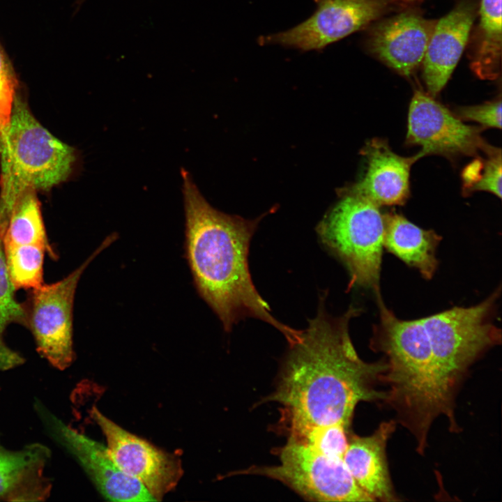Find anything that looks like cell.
I'll list each match as a JSON object with an SVG mask.
<instances>
[{
  "label": "cell",
  "instance_id": "26",
  "mask_svg": "<svg viewBox=\"0 0 502 502\" xmlns=\"http://www.w3.org/2000/svg\"><path fill=\"white\" fill-rule=\"evenodd\" d=\"M460 119L474 121L485 127L501 128V100L499 99L480 105L460 107L456 109Z\"/></svg>",
  "mask_w": 502,
  "mask_h": 502
},
{
  "label": "cell",
  "instance_id": "22",
  "mask_svg": "<svg viewBox=\"0 0 502 502\" xmlns=\"http://www.w3.org/2000/svg\"><path fill=\"white\" fill-rule=\"evenodd\" d=\"M288 440L305 445L329 457L342 458L348 446L350 428L341 425L327 427L291 426L284 428Z\"/></svg>",
  "mask_w": 502,
  "mask_h": 502
},
{
  "label": "cell",
  "instance_id": "6",
  "mask_svg": "<svg viewBox=\"0 0 502 502\" xmlns=\"http://www.w3.org/2000/svg\"><path fill=\"white\" fill-rule=\"evenodd\" d=\"M379 207L352 192L318 226L322 243L347 268L349 288L359 287L379 292L384 222Z\"/></svg>",
  "mask_w": 502,
  "mask_h": 502
},
{
  "label": "cell",
  "instance_id": "10",
  "mask_svg": "<svg viewBox=\"0 0 502 502\" xmlns=\"http://www.w3.org/2000/svg\"><path fill=\"white\" fill-rule=\"evenodd\" d=\"M408 144L421 147L423 156L431 154L448 158L489 153L496 148L480 135V129L464 124L434 97L415 91L408 116Z\"/></svg>",
  "mask_w": 502,
  "mask_h": 502
},
{
  "label": "cell",
  "instance_id": "21",
  "mask_svg": "<svg viewBox=\"0 0 502 502\" xmlns=\"http://www.w3.org/2000/svg\"><path fill=\"white\" fill-rule=\"evenodd\" d=\"M7 270L15 290L33 289L43 284V264L47 250L39 245H3Z\"/></svg>",
  "mask_w": 502,
  "mask_h": 502
},
{
  "label": "cell",
  "instance_id": "19",
  "mask_svg": "<svg viewBox=\"0 0 502 502\" xmlns=\"http://www.w3.org/2000/svg\"><path fill=\"white\" fill-rule=\"evenodd\" d=\"M29 244L45 247L52 259L58 257L47 238L40 201L33 189L24 190L15 199L3 237V245Z\"/></svg>",
  "mask_w": 502,
  "mask_h": 502
},
{
  "label": "cell",
  "instance_id": "9",
  "mask_svg": "<svg viewBox=\"0 0 502 502\" xmlns=\"http://www.w3.org/2000/svg\"><path fill=\"white\" fill-rule=\"evenodd\" d=\"M306 20L279 33L261 36L260 45H278L301 52L326 47L368 26L390 10L392 0H314Z\"/></svg>",
  "mask_w": 502,
  "mask_h": 502
},
{
  "label": "cell",
  "instance_id": "3",
  "mask_svg": "<svg viewBox=\"0 0 502 502\" xmlns=\"http://www.w3.org/2000/svg\"><path fill=\"white\" fill-rule=\"evenodd\" d=\"M379 323L370 347L384 355L387 368L381 377L386 384L383 403L396 412V420L416 441L424 455L429 429L436 419L432 402V349L423 319L403 320L388 309L376 293Z\"/></svg>",
  "mask_w": 502,
  "mask_h": 502
},
{
  "label": "cell",
  "instance_id": "25",
  "mask_svg": "<svg viewBox=\"0 0 502 502\" xmlns=\"http://www.w3.org/2000/svg\"><path fill=\"white\" fill-rule=\"evenodd\" d=\"M15 80L0 51V136L6 131L15 98Z\"/></svg>",
  "mask_w": 502,
  "mask_h": 502
},
{
  "label": "cell",
  "instance_id": "14",
  "mask_svg": "<svg viewBox=\"0 0 502 502\" xmlns=\"http://www.w3.org/2000/svg\"><path fill=\"white\" fill-rule=\"evenodd\" d=\"M476 6L462 1L436 20L424 59L423 77L428 94L435 97L445 86L467 44Z\"/></svg>",
  "mask_w": 502,
  "mask_h": 502
},
{
  "label": "cell",
  "instance_id": "28",
  "mask_svg": "<svg viewBox=\"0 0 502 502\" xmlns=\"http://www.w3.org/2000/svg\"><path fill=\"white\" fill-rule=\"evenodd\" d=\"M394 3H411L414 2H417L421 0H392Z\"/></svg>",
  "mask_w": 502,
  "mask_h": 502
},
{
  "label": "cell",
  "instance_id": "8",
  "mask_svg": "<svg viewBox=\"0 0 502 502\" xmlns=\"http://www.w3.org/2000/svg\"><path fill=\"white\" fill-rule=\"evenodd\" d=\"M117 238L108 236L78 268L52 284L32 289L26 305V326L35 340L37 350L59 370L68 367L75 358L73 349V304L78 282L83 272L103 250Z\"/></svg>",
  "mask_w": 502,
  "mask_h": 502
},
{
  "label": "cell",
  "instance_id": "24",
  "mask_svg": "<svg viewBox=\"0 0 502 502\" xmlns=\"http://www.w3.org/2000/svg\"><path fill=\"white\" fill-rule=\"evenodd\" d=\"M7 270L3 238L0 235V332L12 324L26 325V312L24 304L19 303Z\"/></svg>",
  "mask_w": 502,
  "mask_h": 502
},
{
  "label": "cell",
  "instance_id": "1",
  "mask_svg": "<svg viewBox=\"0 0 502 502\" xmlns=\"http://www.w3.org/2000/svg\"><path fill=\"white\" fill-rule=\"evenodd\" d=\"M320 301L317 315L289 344L275 391L264 402L282 406L280 423L290 426L350 428L360 402H383L386 391L376 388L387 368L384 358L367 363L356 352L349 332L361 309L350 307L332 317Z\"/></svg>",
  "mask_w": 502,
  "mask_h": 502
},
{
  "label": "cell",
  "instance_id": "18",
  "mask_svg": "<svg viewBox=\"0 0 502 502\" xmlns=\"http://www.w3.org/2000/svg\"><path fill=\"white\" fill-rule=\"evenodd\" d=\"M383 248L430 280L438 266L436 250L441 236L396 213L383 214Z\"/></svg>",
  "mask_w": 502,
  "mask_h": 502
},
{
  "label": "cell",
  "instance_id": "13",
  "mask_svg": "<svg viewBox=\"0 0 502 502\" xmlns=\"http://www.w3.org/2000/svg\"><path fill=\"white\" fill-rule=\"evenodd\" d=\"M436 22L413 10L400 13L372 26L366 47L387 66L409 76L423 63Z\"/></svg>",
  "mask_w": 502,
  "mask_h": 502
},
{
  "label": "cell",
  "instance_id": "23",
  "mask_svg": "<svg viewBox=\"0 0 502 502\" xmlns=\"http://www.w3.org/2000/svg\"><path fill=\"white\" fill-rule=\"evenodd\" d=\"M485 160L479 159L470 164L463 172L466 190H484L501 198V151L496 148L486 154Z\"/></svg>",
  "mask_w": 502,
  "mask_h": 502
},
{
  "label": "cell",
  "instance_id": "5",
  "mask_svg": "<svg viewBox=\"0 0 502 502\" xmlns=\"http://www.w3.org/2000/svg\"><path fill=\"white\" fill-rule=\"evenodd\" d=\"M77 157L15 98L9 125L0 136V225L8 224L19 195L26 189L47 190L71 174Z\"/></svg>",
  "mask_w": 502,
  "mask_h": 502
},
{
  "label": "cell",
  "instance_id": "2",
  "mask_svg": "<svg viewBox=\"0 0 502 502\" xmlns=\"http://www.w3.org/2000/svg\"><path fill=\"white\" fill-rule=\"evenodd\" d=\"M185 230V257L195 286L229 332L241 319L264 321L281 332L287 342L296 330L277 321L255 288L248 266L252 236L259 220L222 213L205 199L190 174L181 169Z\"/></svg>",
  "mask_w": 502,
  "mask_h": 502
},
{
  "label": "cell",
  "instance_id": "12",
  "mask_svg": "<svg viewBox=\"0 0 502 502\" xmlns=\"http://www.w3.org/2000/svg\"><path fill=\"white\" fill-rule=\"evenodd\" d=\"M57 441L72 454L100 493L112 501H155L146 487L123 472L107 446L66 425L48 412H42Z\"/></svg>",
  "mask_w": 502,
  "mask_h": 502
},
{
  "label": "cell",
  "instance_id": "15",
  "mask_svg": "<svg viewBox=\"0 0 502 502\" xmlns=\"http://www.w3.org/2000/svg\"><path fill=\"white\" fill-rule=\"evenodd\" d=\"M397 426L395 420L381 423L365 436L350 433L343 461L357 485L375 501H399L392 483L387 457L388 441Z\"/></svg>",
  "mask_w": 502,
  "mask_h": 502
},
{
  "label": "cell",
  "instance_id": "11",
  "mask_svg": "<svg viewBox=\"0 0 502 502\" xmlns=\"http://www.w3.org/2000/svg\"><path fill=\"white\" fill-rule=\"evenodd\" d=\"M90 415L105 435L116 464L139 481L156 501L177 485L183 473L178 457L123 429L96 407L91 409Z\"/></svg>",
  "mask_w": 502,
  "mask_h": 502
},
{
  "label": "cell",
  "instance_id": "27",
  "mask_svg": "<svg viewBox=\"0 0 502 502\" xmlns=\"http://www.w3.org/2000/svg\"><path fill=\"white\" fill-rule=\"evenodd\" d=\"M24 359L18 352L10 349L4 342L0 332V371H5L21 365Z\"/></svg>",
  "mask_w": 502,
  "mask_h": 502
},
{
  "label": "cell",
  "instance_id": "20",
  "mask_svg": "<svg viewBox=\"0 0 502 502\" xmlns=\"http://www.w3.org/2000/svg\"><path fill=\"white\" fill-rule=\"evenodd\" d=\"M477 44L471 66L480 78L493 79L500 72L501 0H481Z\"/></svg>",
  "mask_w": 502,
  "mask_h": 502
},
{
  "label": "cell",
  "instance_id": "17",
  "mask_svg": "<svg viewBox=\"0 0 502 502\" xmlns=\"http://www.w3.org/2000/svg\"><path fill=\"white\" fill-rule=\"evenodd\" d=\"M50 456L49 449L40 443L19 450H10L0 443V500L43 501L50 484L43 476Z\"/></svg>",
  "mask_w": 502,
  "mask_h": 502
},
{
  "label": "cell",
  "instance_id": "4",
  "mask_svg": "<svg viewBox=\"0 0 502 502\" xmlns=\"http://www.w3.org/2000/svg\"><path fill=\"white\" fill-rule=\"evenodd\" d=\"M501 289L471 307H454L423 317L432 349V402L436 418H448L452 432L459 430L455 416L458 388L470 366L501 344V332L492 318Z\"/></svg>",
  "mask_w": 502,
  "mask_h": 502
},
{
  "label": "cell",
  "instance_id": "7",
  "mask_svg": "<svg viewBox=\"0 0 502 502\" xmlns=\"http://www.w3.org/2000/svg\"><path fill=\"white\" fill-rule=\"evenodd\" d=\"M276 452L279 464L253 466L235 473L277 480L308 501H375L357 485L342 458L327 456L290 440Z\"/></svg>",
  "mask_w": 502,
  "mask_h": 502
},
{
  "label": "cell",
  "instance_id": "16",
  "mask_svg": "<svg viewBox=\"0 0 502 502\" xmlns=\"http://www.w3.org/2000/svg\"><path fill=\"white\" fill-rule=\"evenodd\" d=\"M364 153L367 159V172L353 193L379 206L404 204L409 195L410 169L422 157L420 153L411 157L400 156L390 149L385 139H373L366 145Z\"/></svg>",
  "mask_w": 502,
  "mask_h": 502
}]
</instances>
